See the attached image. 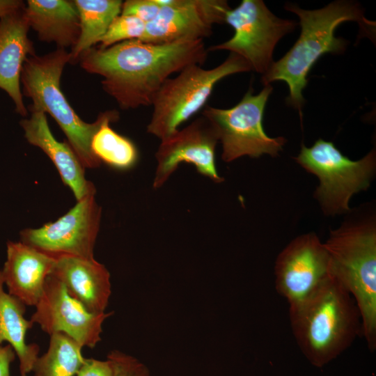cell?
Returning a JSON list of instances; mask_svg holds the SVG:
<instances>
[{"instance_id":"obj_1","label":"cell","mask_w":376,"mask_h":376,"mask_svg":"<svg viewBox=\"0 0 376 376\" xmlns=\"http://www.w3.org/2000/svg\"><path fill=\"white\" fill-rule=\"evenodd\" d=\"M207 56L202 40L171 44L132 40L104 49L91 47L78 62L85 71L103 77V90L122 109H134L151 106L171 75L191 65H202Z\"/></svg>"},{"instance_id":"obj_2","label":"cell","mask_w":376,"mask_h":376,"mask_svg":"<svg viewBox=\"0 0 376 376\" xmlns=\"http://www.w3.org/2000/svg\"><path fill=\"white\" fill-rule=\"evenodd\" d=\"M285 8L299 17L301 33L292 48L263 75L261 82L265 86L285 81L289 88L288 103L300 111L304 102L302 91L313 65L324 54L345 50L347 42L335 36L337 26L344 22H356L373 36L375 25L364 17L358 3L347 1H336L316 10H304L291 3Z\"/></svg>"},{"instance_id":"obj_3","label":"cell","mask_w":376,"mask_h":376,"mask_svg":"<svg viewBox=\"0 0 376 376\" xmlns=\"http://www.w3.org/2000/svg\"><path fill=\"white\" fill-rule=\"evenodd\" d=\"M291 329L308 362L322 368L362 334L357 305L331 276L301 303L289 306Z\"/></svg>"},{"instance_id":"obj_4","label":"cell","mask_w":376,"mask_h":376,"mask_svg":"<svg viewBox=\"0 0 376 376\" xmlns=\"http://www.w3.org/2000/svg\"><path fill=\"white\" fill-rule=\"evenodd\" d=\"M330 275L351 295L359 310L370 351L376 349V227L375 221L346 223L324 243Z\"/></svg>"},{"instance_id":"obj_5","label":"cell","mask_w":376,"mask_h":376,"mask_svg":"<svg viewBox=\"0 0 376 376\" xmlns=\"http://www.w3.org/2000/svg\"><path fill=\"white\" fill-rule=\"evenodd\" d=\"M70 61V53L62 48L43 56H29L21 73L22 95L32 100L28 107L47 113L56 120L84 168H97L101 162L93 155L91 143L105 111L88 123L70 106L60 86L64 67Z\"/></svg>"},{"instance_id":"obj_6","label":"cell","mask_w":376,"mask_h":376,"mask_svg":"<svg viewBox=\"0 0 376 376\" xmlns=\"http://www.w3.org/2000/svg\"><path fill=\"white\" fill-rule=\"evenodd\" d=\"M251 70L249 63L234 53L212 69L199 65L187 66L166 80L157 91L151 105L153 109L147 132L161 141L167 139L205 106L219 81Z\"/></svg>"},{"instance_id":"obj_7","label":"cell","mask_w":376,"mask_h":376,"mask_svg":"<svg viewBox=\"0 0 376 376\" xmlns=\"http://www.w3.org/2000/svg\"><path fill=\"white\" fill-rule=\"evenodd\" d=\"M295 159L318 178L320 185L315 197L324 214L329 216L350 210L351 197L369 187L376 167L375 150L359 160L352 161L344 156L332 142L321 139L311 147L302 144Z\"/></svg>"},{"instance_id":"obj_8","label":"cell","mask_w":376,"mask_h":376,"mask_svg":"<svg viewBox=\"0 0 376 376\" xmlns=\"http://www.w3.org/2000/svg\"><path fill=\"white\" fill-rule=\"evenodd\" d=\"M272 90V85L267 84L258 94L253 95L251 87L231 108L205 107L202 116L212 126L221 143V157L224 162H230L246 155L276 157L283 150L285 139L269 137L263 125L265 105Z\"/></svg>"},{"instance_id":"obj_9","label":"cell","mask_w":376,"mask_h":376,"mask_svg":"<svg viewBox=\"0 0 376 376\" xmlns=\"http://www.w3.org/2000/svg\"><path fill=\"white\" fill-rule=\"evenodd\" d=\"M226 23L234 29L228 40L207 51L227 50L244 58L251 70L265 75L273 61L278 42L297 26L293 20L277 17L261 0H243L226 13Z\"/></svg>"},{"instance_id":"obj_10","label":"cell","mask_w":376,"mask_h":376,"mask_svg":"<svg viewBox=\"0 0 376 376\" xmlns=\"http://www.w3.org/2000/svg\"><path fill=\"white\" fill-rule=\"evenodd\" d=\"M95 194L86 196L67 213L53 222L19 233L20 242L52 256L94 258L102 209Z\"/></svg>"},{"instance_id":"obj_11","label":"cell","mask_w":376,"mask_h":376,"mask_svg":"<svg viewBox=\"0 0 376 376\" xmlns=\"http://www.w3.org/2000/svg\"><path fill=\"white\" fill-rule=\"evenodd\" d=\"M30 319L49 336L63 333L82 347H95L101 341L104 322L113 313H93L70 295L64 285L52 276L45 281L43 292Z\"/></svg>"},{"instance_id":"obj_12","label":"cell","mask_w":376,"mask_h":376,"mask_svg":"<svg viewBox=\"0 0 376 376\" xmlns=\"http://www.w3.org/2000/svg\"><path fill=\"white\" fill-rule=\"evenodd\" d=\"M275 288L289 306L307 299L330 276L327 249L314 233L292 240L278 255Z\"/></svg>"},{"instance_id":"obj_13","label":"cell","mask_w":376,"mask_h":376,"mask_svg":"<svg viewBox=\"0 0 376 376\" xmlns=\"http://www.w3.org/2000/svg\"><path fill=\"white\" fill-rule=\"evenodd\" d=\"M161 6L156 18L146 24L141 41L171 44L203 40L214 24L226 23L231 8L225 0H155Z\"/></svg>"},{"instance_id":"obj_14","label":"cell","mask_w":376,"mask_h":376,"mask_svg":"<svg viewBox=\"0 0 376 376\" xmlns=\"http://www.w3.org/2000/svg\"><path fill=\"white\" fill-rule=\"evenodd\" d=\"M218 142L212 126L203 116L162 140L155 154L157 166L153 187H161L182 162L195 166L199 173L214 182H223L215 164Z\"/></svg>"},{"instance_id":"obj_15","label":"cell","mask_w":376,"mask_h":376,"mask_svg":"<svg viewBox=\"0 0 376 376\" xmlns=\"http://www.w3.org/2000/svg\"><path fill=\"white\" fill-rule=\"evenodd\" d=\"M54 256L22 242L9 241L1 275L8 292L26 306H35L54 265Z\"/></svg>"},{"instance_id":"obj_16","label":"cell","mask_w":376,"mask_h":376,"mask_svg":"<svg viewBox=\"0 0 376 376\" xmlns=\"http://www.w3.org/2000/svg\"><path fill=\"white\" fill-rule=\"evenodd\" d=\"M24 8L0 19V88L12 99L15 111L22 116L28 114L20 88L22 70L26 58L36 54L28 37L30 27Z\"/></svg>"},{"instance_id":"obj_17","label":"cell","mask_w":376,"mask_h":376,"mask_svg":"<svg viewBox=\"0 0 376 376\" xmlns=\"http://www.w3.org/2000/svg\"><path fill=\"white\" fill-rule=\"evenodd\" d=\"M50 273L60 281L73 298L89 312L104 313L111 295L110 273L95 258L72 256L55 257Z\"/></svg>"},{"instance_id":"obj_18","label":"cell","mask_w":376,"mask_h":376,"mask_svg":"<svg viewBox=\"0 0 376 376\" xmlns=\"http://www.w3.org/2000/svg\"><path fill=\"white\" fill-rule=\"evenodd\" d=\"M27 110L31 112L30 117L19 122L26 141L49 157L77 201L88 194H95L94 185L85 178V168L72 147L68 142L57 141L52 134L46 113L30 107Z\"/></svg>"},{"instance_id":"obj_19","label":"cell","mask_w":376,"mask_h":376,"mask_svg":"<svg viewBox=\"0 0 376 376\" xmlns=\"http://www.w3.org/2000/svg\"><path fill=\"white\" fill-rule=\"evenodd\" d=\"M24 12L29 27L40 41L54 42L62 49L76 45L80 23L73 1L29 0Z\"/></svg>"},{"instance_id":"obj_20","label":"cell","mask_w":376,"mask_h":376,"mask_svg":"<svg viewBox=\"0 0 376 376\" xmlns=\"http://www.w3.org/2000/svg\"><path fill=\"white\" fill-rule=\"evenodd\" d=\"M3 285L0 270V345L8 342L12 346L19 361L20 375L27 376L39 357L40 347L26 343V333L33 324L24 318L26 306L6 292Z\"/></svg>"},{"instance_id":"obj_21","label":"cell","mask_w":376,"mask_h":376,"mask_svg":"<svg viewBox=\"0 0 376 376\" xmlns=\"http://www.w3.org/2000/svg\"><path fill=\"white\" fill-rule=\"evenodd\" d=\"M73 3L79 17L80 35L70 52L72 64L78 62L82 53L100 42L112 21L120 14L123 1L74 0Z\"/></svg>"},{"instance_id":"obj_22","label":"cell","mask_w":376,"mask_h":376,"mask_svg":"<svg viewBox=\"0 0 376 376\" xmlns=\"http://www.w3.org/2000/svg\"><path fill=\"white\" fill-rule=\"evenodd\" d=\"M119 119L116 110H107L91 143V150L102 163L118 170H128L139 160L135 144L127 137L113 130L110 124Z\"/></svg>"},{"instance_id":"obj_23","label":"cell","mask_w":376,"mask_h":376,"mask_svg":"<svg viewBox=\"0 0 376 376\" xmlns=\"http://www.w3.org/2000/svg\"><path fill=\"white\" fill-rule=\"evenodd\" d=\"M47 352L36 359L33 376H75L84 363L82 347L63 333L51 334Z\"/></svg>"},{"instance_id":"obj_24","label":"cell","mask_w":376,"mask_h":376,"mask_svg":"<svg viewBox=\"0 0 376 376\" xmlns=\"http://www.w3.org/2000/svg\"><path fill=\"white\" fill-rule=\"evenodd\" d=\"M146 24L132 15L120 14L112 21L100 41V48L104 49L115 44L132 40H141Z\"/></svg>"},{"instance_id":"obj_25","label":"cell","mask_w":376,"mask_h":376,"mask_svg":"<svg viewBox=\"0 0 376 376\" xmlns=\"http://www.w3.org/2000/svg\"><path fill=\"white\" fill-rule=\"evenodd\" d=\"M107 359L113 367L112 376H150L148 368L143 362L120 350H111Z\"/></svg>"},{"instance_id":"obj_26","label":"cell","mask_w":376,"mask_h":376,"mask_svg":"<svg viewBox=\"0 0 376 376\" xmlns=\"http://www.w3.org/2000/svg\"><path fill=\"white\" fill-rule=\"evenodd\" d=\"M160 8L155 0H127L123 2L120 14L134 16L147 24L156 18Z\"/></svg>"},{"instance_id":"obj_27","label":"cell","mask_w":376,"mask_h":376,"mask_svg":"<svg viewBox=\"0 0 376 376\" xmlns=\"http://www.w3.org/2000/svg\"><path fill=\"white\" fill-rule=\"evenodd\" d=\"M113 367L109 360L104 361L93 358L85 361L76 376H112Z\"/></svg>"},{"instance_id":"obj_28","label":"cell","mask_w":376,"mask_h":376,"mask_svg":"<svg viewBox=\"0 0 376 376\" xmlns=\"http://www.w3.org/2000/svg\"><path fill=\"white\" fill-rule=\"evenodd\" d=\"M15 356V352L10 345H0V376H10V366Z\"/></svg>"},{"instance_id":"obj_29","label":"cell","mask_w":376,"mask_h":376,"mask_svg":"<svg viewBox=\"0 0 376 376\" xmlns=\"http://www.w3.org/2000/svg\"><path fill=\"white\" fill-rule=\"evenodd\" d=\"M24 6V2L20 0H0V19Z\"/></svg>"}]
</instances>
